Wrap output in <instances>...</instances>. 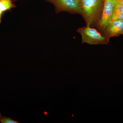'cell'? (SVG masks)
<instances>
[{"instance_id":"6da1fadb","label":"cell","mask_w":123,"mask_h":123,"mask_svg":"<svg viewBox=\"0 0 123 123\" xmlns=\"http://www.w3.org/2000/svg\"><path fill=\"white\" fill-rule=\"evenodd\" d=\"M80 12L86 25L97 23L103 7V0H80Z\"/></svg>"},{"instance_id":"7a4b0ae2","label":"cell","mask_w":123,"mask_h":123,"mask_svg":"<svg viewBox=\"0 0 123 123\" xmlns=\"http://www.w3.org/2000/svg\"><path fill=\"white\" fill-rule=\"evenodd\" d=\"M81 36L82 43L90 45L107 44L109 40L96 29L89 26L79 27L77 30Z\"/></svg>"},{"instance_id":"3957f363","label":"cell","mask_w":123,"mask_h":123,"mask_svg":"<svg viewBox=\"0 0 123 123\" xmlns=\"http://www.w3.org/2000/svg\"><path fill=\"white\" fill-rule=\"evenodd\" d=\"M116 0H103V5L101 14L96 23L97 27L102 31L111 21L113 8Z\"/></svg>"},{"instance_id":"277c9868","label":"cell","mask_w":123,"mask_h":123,"mask_svg":"<svg viewBox=\"0 0 123 123\" xmlns=\"http://www.w3.org/2000/svg\"><path fill=\"white\" fill-rule=\"evenodd\" d=\"M53 4L57 13L67 12L72 14H79L80 2L77 0H46Z\"/></svg>"},{"instance_id":"5b68a950","label":"cell","mask_w":123,"mask_h":123,"mask_svg":"<svg viewBox=\"0 0 123 123\" xmlns=\"http://www.w3.org/2000/svg\"><path fill=\"white\" fill-rule=\"evenodd\" d=\"M104 36L108 40L111 37L123 34V19L111 21L106 27Z\"/></svg>"},{"instance_id":"8992f818","label":"cell","mask_w":123,"mask_h":123,"mask_svg":"<svg viewBox=\"0 0 123 123\" xmlns=\"http://www.w3.org/2000/svg\"><path fill=\"white\" fill-rule=\"evenodd\" d=\"M119 19H123V5L116 0L113 8L111 21Z\"/></svg>"},{"instance_id":"52a82bcc","label":"cell","mask_w":123,"mask_h":123,"mask_svg":"<svg viewBox=\"0 0 123 123\" xmlns=\"http://www.w3.org/2000/svg\"><path fill=\"white\" fill-rule=\"evenodd\" d=\"M14 7V5L12 3L11 0H0V9L3 12Z\"/></svg>"},{"instance_id":"ba28073f","label":"cell","mask_w":123,"mask_h":123,"mask_svg":"<svg viewBox=\"0 0 123 123\" xmlns=\"http://www.w3.org/2000/svg\"><path fill=\"white\" fill-rule=\"evenodd\" d=\"M0 121L2 123H18L17 121L13 120L12 119L7 117H1L0 119Z\"/></svg>"},{"instance_id":"9c48e42d","label":"cell","mask_w":123,"mask_h":123,"mask_svg":"<svg viewBox=\"0 0 123 123\" xmlns=\"http://www.w3.org/2000/svg\"><path fill=\"white\" fill-rule=\"evenodd\" d=\"M2 13L3 12L0 9V23L1 21V16H2Z\"/></svg>"},{"instance_id":"30bf717a","label":"cell","mask_w":123,"mask_h":123,"mask_svg":"<svg viewBox=\"0 0 123 123\" xmlns=\"http://www.w3.org/2000/svg\"><path fill=\"white\" fill-rule=\"evenodd\" d=\"M123 5V0H118Z\"/></svg>"},{"instance_id":"8fae6325","label":"cell","mask_w":123,"mask_h":123,"mask_svg":"<svg viewBox=\"0 0 123 123\" xmlns=\"http://www.w3.org/2000/svg\"><path fill=\"white\" fill-rule=\"evenodd\" d=\"M1 117H2V116H1V115L0 113V119Z\"/></svg>"},{"instance_id":"7c38bea8","label":"cell","mask_w":123,"mask_h":123,"mask_svg":"<svg viewBox=\"0 0 123 123\" xmlns=\"http://www.w3.org/2000/svg\"><path fill=\"white\" fill-rule=\"evenodd\" d=\"M78 0V1H79V2H80V0Z\"/></svg>"},{"instance_id":"4fadbf2b","label":"cell","mask_w":123,"mask_h":123,"mask_svg":"<svg viewBox=\"0 0 123 123\" xmlns=\"http://www.w3.org/2000/svg\"></svg>"}]
</instances>
